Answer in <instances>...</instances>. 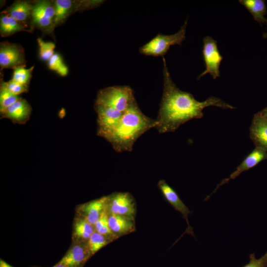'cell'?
Wrapping results in <instances>:
<instances>
[{
  "label": "cell",
  "instance_id": "7",
  "mask_svg": "<svg viewBox=\"0 0 267 267\" xmlns=\"http://www.w3.org/2000/svg\"><path fill=\"white\" fill-rule=\"evenodd\" d=\"M94 110L97 115V134L104 138L116 127L123 113L111 107L95 103Z\"/></svg>",
  "mask_w": 267,
  "mask_h": 267
},
{
  "label": "cell",
  "instance_id": "29",
  "mask_svg": "<svg viewBox=\"0 0 267 267\" xmlns=\"http://www.w3.org/2000/svg\"><path fill=\"white\" fill-rule=\"evenodd\" d=\"M243 267H267V251L259 259H256L255 253L249 256V262Z\"/></svg>",
  "mask_w": 267,
  "mask_h": 267
},
{
  "label": "cell",
  "instance_id": "20",
  "mask_svg": "<svg viewBox=\"0 0 267 267\" xmlns=\"http://www.w3.org/2000/svg\"><path fill=\"white\" fill-rule=\"evenodd\" d=\"M74 2L70 0H56L54 2V24L62 22L69 15L73 8Z\"/></svg>",
  "mask_w": 267,
  "mask_h": 267
},
{
  "label": "cell",
  "instance_id": "10",
  "mask_svg": "<svg viewBox=\"0 0 267 267\" xmlns=\"http://www.w3.org/2000/svg\"><path fill=\"white\" fill-rule=\"evenodd\" d=\"M33 22L43 29H50L54 25V6L46 0L37 1L32 7Z\"/></svg>",
  "mask_w": 267,
  "mask_h": 267
},
{
  "label": "cell",
  "instance_id": "3",
  "mask_svg": "<svg viewBox=\"0 0 267 267\" xmlns=\"http://www.w3.org/2000/svg\"><path fill=\"white\" fill-rule=\"evenodd\" d=\"M133 89L127 86H115L100 89L95 104L105 105L124 113L135 101Z\"/></svg>",
  "mask_w": 267,
  "mask_h": 267
},
{
  "label": "cell",
  "instance_id": "27",
  "mask_svg": "<svg viewBox=\"0 0 267 267\" xmlns=\"http://www.w3.org/2000/svg\"><path fill=\"white\" fill-rule=\"evenodd\" d=\"M37 43L39 46L41 58L44 61H48L54 54V44L52 42H45L40 38L37 39Z\"/></svg>",
  "mask_w": 267,
  "mask_h": 267
},
{
  "label": "cell",
  "instance_id": "8",
  "mask_svg": "<svg viewBox=\"0 0 267 267\" xmlns=\"http://www.w3.org/2000/svg\"><path fill=\"white\" fill-rule=\"evenodd\" d=\"M26 60L21 46L8 42H3L0 45V66L4 68L16 69L24 67Z\"/></svg>",
  "mask_w": 267,
  "mask_h": 267
},
{
  "label": "cell",
  "instance_id": "2",
  "mask_svg": "<svg viewBox=\"0 0 267 267\" xmlns=\"http://www.w3.org/2000/svg\"><path fill=\"white\" fill-rule=\"evenodd\" d=\"M157 125L156 120L142 112L135 100L123 114L116 127L104 138L118 152L131 151L137 139Z\"/></svg>",
  "mask_w": 267,
  "mask_h": 267
},
{
  "label": "cell",
  "instance_id": "9",
  "mask_svg": "<svg viewBox=\"0 0 267 267\" xmlns=\"http://www.w3.org/2000/svg\"><path fill=\"white\" fill-rule=\"evenodd\" d=\"M158 186L166 200L176 211L181 213L183 218L186 221L187 223V228L184 233L178 240L185 233L190 234L195 237L193 228L190 225L188 219V216L191 214L192 212L180 199L175 190L165 180L162 179L159 180L158 183Z\"/></svg>",
  "mask_w": 267,
  "mask_h": 267
},
{
  "label": "cell",
  "instance_id": "11",
  "mask_svg": "<svg viewBox=\"0 0 267 267\" xmlns=\"http://www.w3.org/2000/svg\"><path fill=\"white\" fill-rule=\"evenodd\" d=\"M267 157L266 151L263 149L256 147L243 160L241 163L236 168V170L232 172L229 177L222 179L221 182L218 184L214 191L205 199L207 200L209 197L214 193L217 189L227 183L230 179H234L243 172L249 170L259 164L260 162L265 159Z\"/></svg>",
  "mask_w": 267,
  "mask_h": 267
},
{
  "label": "cell",
  "instance_id": "12",
  "mask_svg": "<svg viewBox=\"0 0 267 267\" xmlns=\"http://www.w3.org/2000/svg\"><path fill=\"white\" fill-rule=\"evenodd\" d=\"M90 256L88 244L81 242L72 245L58 263L68 267H82Z\"/></svg>",
  "mask_w": 267,
  "mask_h": 267
},
{
  "label": "cell",
  "instance_id": "28",
  "mask_svg": "<svg viewBox=\"0 0 267 267\" xmlns=\"http://www.w3.org/2000/svg\"><path fill=\"white\" fill-rule=\"evenodd\" d=\"M0 86L4 88L12 94L17 95L24 92H26L28 90L27 85L19 84L11 80L7 82H2Z\"/></svg>",
  "mask_w": 267,
  "mask_h": 267
},
{
  "label": "cell",
  "instance_id": "21",
  "mask_svg": "<svg viewBox=\"0 0 267 267\" xmlns=\"http://www.w3.org/2000/svg\"><path fill=\"white\" fill-rule=\"evenodd\" d=\"M94 231V225L83 218L78 219L75 222L74 225V235L82 240H88Z\"/></svg>",
  "mask_w": 267,
  "mask_h": 267
},
{
  "label": "cell",
  "instance_id": "1",
  "mask_svg": "<svg viewBox=\"0 0 267 267\" xmlns=\"http://www.w3.org/2000/svg\"><path fill=\"white\" fill-rule=\"evenodd\" d=\"M164 88L156 121L160 133L174 132L181 125L194 119L201 118L203 110L209 106L222 109L235 108L221 98L215 96L199 101L189 92L178 89L174 83L163 57Z\"/></svg>",
  "mask_w": 267,
  "mask_h": 267
},
{
  "label": "cell",
  "instance_id": "18",
  "mask_svg": "<svg viewBox=\"0 0 267 267\" xmlns=\"http://www.w3.org/2000/svg\"><path fill=\"white\" fill-rule=\"evenodd\" d=\"M33 5L26 1H18L7 10V15L19 22L24 21L32 14Z\"/></svg>",
  "mask_w": 267,
  "mask_h": 267
},
{
  "label": "cell",
  "instance_id": "22",
  "mask_svg": "<svg viewBox=\"0 0 267 267\" xmlns=\"http://www.w3.org/2000/svg\"><path fill=\"white\" fill-rule=\"evenodd\" d=\"M107 237L108 236L94 231L88 240L87 243L91 256L109 243V239Z\"/></svg>",
  "mask_w": 267,
  "mask_h": 267
},
{
  "label": "cell",
  "instance_id": "6",
  "mask_svg": "<svg viewBox=\"0 0 267 267\" xmlns=\"http://www.w3.org/2000/svg\"><path fill=\"white\" fill-rule=\"evenodd\" d=\"M107 206L110 214L134 219L136 212L134 200L128 192H117L108 196Z\"/></svg>",
  "mask_w": 267,
  "mask_h": 267
},
{
  "label": "cell",
  "instance_id": "19",
  "mask_svg": "<svg viewBox=\"0 0 267 267\" xmlns=\"http://www.w3.org/2000/svg\"><path fill=\"white\" fill-rule=\"evenodd\" d=\"M26 31L20 22L8 15H3L0 20V33L2 37L9 36L16 32Z\"/></svg>",
  "mask_w": 267,
  "mask_h": 267
},
{
  "label": "cell",
  "instance_id": "26",
  "mask_svg": "<svg viewBox=\"0 0 267 267\" xmlns=\"http://www.w3.org/2000/svg\"><path fill=\"white\" fill-rule=\"evenodd\" d=\"M20 97L12 94L2 86L0 89V112L16 102Z\"/></svg>",
  "mask_w": 267,
  "mask_h": 267
},
{
  "label": "cell",
  "instance_id": "13",
  "mask_svg": "<svg viewBox=\"0 0 267 267\" xmlns=\"http://www.w3.org/2000/svg\"><path fill=\"white\" fill-rule=\"evenodd\" d=\"M32 108L24 99L20 98L0 112L3 118H7L14 123L25 124L30 118Z\"/></svg>",
  "mask_w": 267,
  "mask_h": 267
},
{
  "label": "cell",
  "instance_id": "23",
  "mask_svg": "<svg viewBox=\"0 0 267 267\" xmlns=\"http://www.w3.org/2000/svg\"><path fill=\"white\" fill-rule=\"evenodd\" d=\"M95 231L108 237L115 235L109 225L108 214L106 209L102 213L97 221L94 225Z\"/></svg>",
  "mask_w": 267,
  "mask_h": 267
},
{
  "label": "cell",
  "instance_id": "30",
  "mask_svg": "<svg viewBox=\"0 0 267 267\" xmlns=\"http://www.w3.org/2000/svg\"><path fill=\"white\" fill-rule=\"evenodd\" d=\"M0 267H13L11 265L8 264L4 260L0 259Z\"/></svg>",
  "mask_w": 267,
  "mask_h": 267
},
{
  "label": "cell",
  "instance_id": "16",
  "mask_svg": "<svg viewBox=\"0 0 267 267\" xmlns=\"http://www.w3.org/2000/svg\"><path fill=\"white\" fill-rule=\"evenodd\" d=\"M108 222L110 229L115 235L129 233L135 229L134 219L118 215H108Z\"/></svg>",
  "mask_w": 267,
  "mask_h": 267
},
{
  "label": "cell",
  "instance_id": "24",
  "mask_svg": "<svg viewBox=\"0 0 267 267\" xmlns=\"http://www.w3.org/2000/svg\"><path fill=\"white\" fill-rule=\"evenodd\" d=\"M48 66L61 76H65L68 73V69L64 63L62 57L58 53H54L48 61Z\"/></svg>",
  "mask_w": 267,
  "mask_h": 267
},
{
  "label": "cell",
  "instance_id": "5",
  "mask_svg": "<svg viewBox=\"0 0 267 267\" xmlns=\"http://www.w3.org/2000/svg\"><path fill=\"white\" fill-rule=\"evenodd\" d=\"M203 56L206 68L198 76L197 79L207 74H210L214 79L219 77L222 56L219 51L217 41L210 36H206L203 39Z\"/></svg>",
  "mask_w": 267,
  "mask_h": 267
},
{
  "label": "cell",
  "instance_id": "14",
  "mask_svg": "<svg viewBox=\"0 0 267 267\" xmlns=\"http://www.w3.org/2000/svg\"><path fill=\"white\" fill-rule=\"evenodd\" d=\"M250 136L256 147L267 151V120L259 113L253 118L250 128Z\"/></svg>",
  "mask_w": 267,
  "mask_h": 267
},
{
  "label": "cell",
  "instance_id": "31",
  "mask_svg": "<svg viewBox=\"0 0 267 267\" xmlns=\"http://www.w3.org/2000/svg\"><path fill=\"white\" fill-rule=\"evenodd\" d=\"M267 120V107L259 113Z\"/></svg>",
  "mask_w": 267,
  "mask_h": 267
},
{
  "label": "cell",
  "instance_id": "25",
  "mask_svg": "<svg viewBox=\"0 0 267 267\" xmlns=\"http://www.w3.org/2000/svg\"><path fill=\"white\" fill-rule=\"evenodd\" d=\"M34 67L26 69L24 67H18L14 70L11 80L19 84L27 85L32 77V73Z\"/></svg>",
  "mask_w": 267,
  "mask_h": 267
},
{
  "label": "cell",
  "instance_id": "15",
  "mask_svg": "<svg viewBox=\"0 0 267 267\" xmlns=\"http://www.w3.org/2000/svg\"><path fill=\"white\" fill-rule=\"evenodd\" d=\"M107 201L108 196H104L82 205L79 208L82 218L94 225L107 208Z\"/></svg>",
  "mask_w": 267,
  "mask_h": 267
},
{
  "label": "cell",
  "instance_id": "4",
  "mask_svg": "<svg viewBox=\"0 0 267 267\" xmlns=\"http://www.w3.org/2000/svg\"><path fill=\"white\" fill-rule=\"evenodd\" d=\"M187 20L180 29L175 34L166 35L158 34L152 40L140 47L141 54L154 57L165 55L171 46L180 45L185 39Z\"/></svg>",
  "mask_w": 267,
  "mask_h": 267
},
{
  "label": "cell",
  "instance_id": "32",
  "mask_svg": "<svg viewBox=\"0 0 267 267\" xmlns=\"http://www.w3.org/2000/svg\"><path fill=\"white\" fill-rule=\"evenodd\" d=\"M52 267H67L66 266L64 265L58 263L57 264H56L55 265H54V266Z\"/></svg>",
  "mask_w": 267,
  "mask_h": 267
},
{
  "label": "cell",
  "instance_id": "17",
  "mask_svg": "<svg viewBox=\"0 0 267 267\" xmlns=\"http://www.w3.org/2000/svg\"><path fill=\"white\" fill-rule=\"evenodd\" d=\"M239 2L249 11L255 20L260 24H267V19L265 17L267 10L264 0H240Z\"/></svg>",
  "mask_w": 267,
  "mask_h": 267
}]
</instances>
